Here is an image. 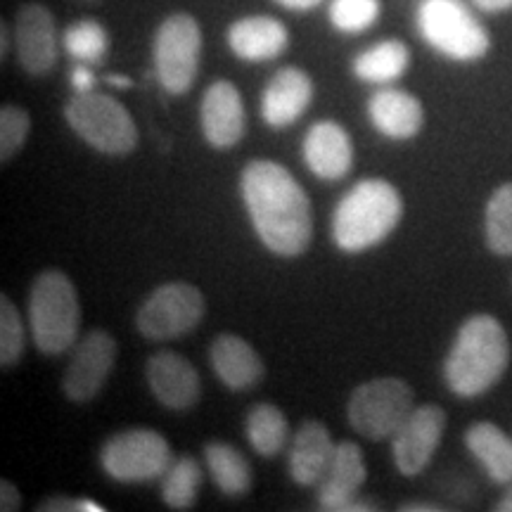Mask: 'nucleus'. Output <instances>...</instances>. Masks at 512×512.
Wrapping results in <instances>:
<instances>
[{
    "label": "nucleus",
    "mask_w": 512,
    "mask_h": 512,
    "mask_svg": "<svg viewBox=\"0 0 512 512\" xmlns=\"http://www.w3.org/2000/svg\"><path fill=\"white\" fill-rule=\"evenodd\" d=\"M245 434L249 446L254 448L259 456L275 458L278 453L285 451L287 439H290V422L285 413L273 403H256L252 411L247 413Z\"/></svg>",
    "instance_id": "obj_26"
},
{
    "label": "nucleus",
    "mask_w": 512,
    "mask_h": 512,
    "mask_svg": "<svg viewBox=\"0 0 512 512\" xmlns=\"http://www.w3.org/2000/svg\"><path fill=\"white\" fill-rule=\"evenodd\" d=\"M228 48L245 62H268L290 46V31L280 19L268 15L242 17L228 27Z\"/></svg>",
    "instance_id": "obj_21"
},
{
    "label": "nucleus",
    "mask_w": 512,
    "mask_h": 512,
    "mask_svg": "<svg viewBox=\"0 0 512 512\" xmlns=\"http://www.w3.org/2000/svg\"><path fill=\"white\" fill-rule=\"evenodd\" d=\"M275 3L280 5V8L285 10H294V12H309L313 8H318L323 0H275Z\"/></svg>",
    "instance_id": "obj_36"
},
{
    "label": "nucleus",
    "mask_w": 512,
    "mask_h": 512,
    "mask_svg": "<svg viewBox=\"0 0 512 512\" xmlns=\"http://www.w3.org/2000/svg\"><path fill=\"white\" fill-rule=\"evenodd\" d=\"M174 460L169 441L147 427L117 432L100 448L102 472L119 484H145L162 479Z\"/></svg>",
    "instance_id": "obj_8"
},
{
    "label": "nucleus",
    "mask_w": 512,
    "mask_h": 512,
    "mask_svg": "<svg viewBox=\"0 0 512 512\" xmlns=\"http://www.w3.org/2000/svg\"><path fill=\"white\" fill-rule=\"evenodd\" d=\"M157 81L169 95H185L200 72L202 29L188 12H176L157 27L152 46Z\"/></svg>",
    "instance_id": "obj_9"
},
{
    "label": "nucleus",
    "mask_w": 512,
    "mask_h": 512,
    "mask_svg": "<svg viewBox=\"0 0 512 512\" xmlns=\"http://www.w3.org/2000/svg\"><path fill=\"white\" fill-rule=\"evenodd\" d=\"M306 169L320 181H342L354 169V140L339 121L320 119L304 136Z\"/></svg>",
    "instance_id": "obj_16"
},
{
    "label": "nucleus",
    "mask_w": 512,
    "mask_h": 512,
    "mask_svg": "<svg viewBox=\"0 0 512 512\" xmlns=\"http://www.w3.org/2000/svg\"><path fill=\"white\" fill-rule=\"evenodd\" d=\"M202 489V465L192 456H181L162 477V501L171 510H190Z\"/></svg>",
    "instance_id": "obj_27"
},
{
    "label": "nucleus",
    "mask_w": 512,
    "mask_h": 512,
    "mask_svg": "<svg viewBox=\"0 0 512 512\" xmlns=\"http://www.w3.org/2000/svg\"><path fill=\"white\" fill-rule=\"evenodd\" d=\"M69 83H72L74 93H88L95 88V74L91 72V67H88V64L79 62L72 72H69Z\"/></svg>",
    "instance_id": "obj_34"
},
{
    "label": "nucleus",
    "mask_w": 512,
    "mask_h": 512,
    "mask_svg": "<svg viewBox=\"0 0 512 512\" xmlns=\"http://www.w3.org/2000/svg\"><path fill=\"white\" fill-rule=\"evenodd\" d=\"M200 124L204 140L214 150H230L245 138L247 112L238 86L221 79L207 88L202 98Z\"/></svg>",
    "instance_id": "obj_15"
},
{
    "label": "nucleus",
    "mask_w": 512,
    "mask_h": 512,
    "mask_svg": "<svg viewBox=\"0 0 512 512\" xmlns=\"http://www.w3.org/2000/svg\"><path fill=\"white\" fill-rule=\"evenodd\" d=\"M465 446L496 484H512V439L494 422H475L465 432Z\"/></svg>",
    "instance_id": "obj_23"
},
{
    "label": "nucleus",
    "mask_w": 512,
    "mask_h": 512,
    "mask_svg": "<svg viewBox=\"0 0 512 512\" xmlns=\"http://www.w3.org/2000/svg\"><path fill=\"white\" fill-rule=\"evenodd\" d=\"M204 463L216 489L228 498H242L252 489V467L235 446L226 441H209L204 446Z\"/></svg>",
    "instance_id": "obj_25"
},
{
    "label": "nucleus",
    "mask_w": 512,
    "mask_h": 512,
    "mask_svg": "<svg viewBox=\"0 0 512 512\" xmlns=\"http://www.w3.org/2000/svg\"><path fill=\"white\" fill-rule=\"evenodd\" d=\"M368 119L384 138L411 140L425 124L422 102L401 88H380L368 100Z\"/></svg>",
    "instance_id": "obj_22"
},
{
    "label": "nucleus",
    "mask_w": 512,
    "mask_h": 512,
    "mask_svg": "<svg viewBox=\"0 0 512 512\" xmlns=\"http://www.w3.org/2000/svg\"><path fill=\"white\" fill-rule=\"evenodd\" d=\"M510 366V339L501 320L477 313L460 325L444 361V382L460 399L494 389Z\"/></svg>",
    "instance_id": "obj_2"
},
{
    "label": "nucleus",
    "mask_w": 512,
    "mask_h": 512,
    "mask_svg": "<svg viewBox=\"0 0 512 512\" xmlns=\"http://www.w3.org/2000/svg\"><path fill=\"white\" fill-rule=\"evenodd\" d=\"M64 119L83 143L110 157L131 155L138 147V126L131 112L105 93H74L64 105Z\"/></svg>",
    "instance_id": "obj_6"
},
{
    "label": "nucleus",
    "mask_w": 512,
    "mask_h": 512,
    "mask_svg": "<svg viewBox=\"0 0 512 512\" xmlns=\"http://www.w3.org/2000/svg\"><path fill=\"white\" fill-rule=\"evenodd\" d=\"M401 512H437V510H444V508H439V505H415V503H406V505H401L399 508Z\"/></svg>",
    "instance_id": "obj_39"
},
{
    "label": "nucleus",
    "mask_w": 512,
    "mask_h": 512,
    "mask_svg": "<svg viewBox=\"0 0 512 512\" xmlns=\"http://www.w3.org/2000/svg\"><path fill=\"white\" fill-rule=\"evenodd\" d=\"M368 479L366 456L354 441H339L328 475L318 484V505L323 510L342 512L344 505L361 494Z\"/></svg>",
    "instance_id": "obj_20"
},
{
    "label": "nucleus",
    "mask_w": 512,
    "mask_h": 512,
    "mask_svg": "<svg viewBox=\"0 0 512 512\" xmlns=\"http://www.w3.org/2000/svg\"><path fill=\"white\" fill-rule=\"evenodd\" d=\"M415 24L422 41L456 62H477L489 53L491 38L463 0H420Z\"/></svg>",
    "instance_id": "obj_5"
},
{
    "label": "nucleus",
    "mask_w": 512,
    "mask_h": 512,
    "mask_svg": "<svg viewBox=\"0 0 512 512\" xmlns=\"http://www.w3.org/2000/svg\"><path fill=\"white\" fill-rule=\"evenodd\" d=\"M472 3H475L482 12H491V15L512 10V0H472Z\"/></svg>",
    "instance_id": "obj_37"
},
{
    "label": "nucleus",
    "mask_w": 512,
    "mask_h": 512,
    "mask_svg": "<svg viewBox=\"0 0 512 512\" xmlns=\"http://www.w3.org/2000/svg\"><path fill=\"white\" fill-rule=\"evenodd\" d=\"M484 238L496 256H512V183L498 185L486 202Z\"/></svg>",
    "instance_id": "obj_28"
},
{
    "label": "nucleus",
    "mask_w": 512,
    "mask_h": 512,
    "mask_svg": "<svg viewBox=\"0 0 512 512\" xmlns=\"http://www.w3.org/2000/svg\"><path fill=\"white\" fill-rule=\"evenodd\" d=\"M62 48L76 62L100 64L110 50V36L107 29L95 19H79L69 24L62 34Z\"/></svg>",
    "instance_id": "obj_29"
},
{
    "label": "nucleus",
    "mask_w": 512,
    "mask_h": 512,
    "mask_svg": "<svg viewBox=\"0 0 512 512\" xmlns=\"http://www.w3.org/2000/svg\"><path fill=\"white\" fill-rule=\"evenodd\" d=\"M15 50L24 72L31 76L48 74L60 57L53 12L38 3L24 5L15 19Z\"/></svg>",
    "instance_id": "obj_13"
},
{
    "label": "nucleus",
    "mask_w": 512,
    "mask_h": 512,
    "mask_svg": "<svg viewBox=\"0 0 512 512\" xmlns=\"http://www.w3.org/2000/svg\"><path fill=\"white\" fill-rule=\"evenodd\" d=\"M498 512H512V484H508V491H505L501 501L496 505Z\"/></svg>",
    "instance_id": "obj_42"
},
{
    "label": "nucleus",
    "mask_w": 512,
    "mask_h": 512,
    "mask_svg": "<svg viewBox=\"0 0 512 512\" xmlns=\"http://www.w3.org/2000/svg\"><path fill=\"white\" fill-rule=\"evenodd\" d=\"M446 430V413L437 403L415 406L392 437V456L403 477H418L432 463Z\"/></svg>",
    "instance_id": "obj_12"
},
{
    "label": "nucleus",
    "mask_w": 512,
    "mask_h": 512,
    "mask_svg": "<svg viewBox=\"0 0 512 512\" xmlns=\"http://www.w3.org/2000/svg\"><path fill=\"white\" fill-rule=\"evenodd\" d=\"M31 133V117L19 105L0 107V162L8 164L17 157Z\"/></svg>",
    "instance_id": "obj_32"
},
{
    "label": "nucleus",
    "mask_w": 512,
    "mask_h": 512,
    "mask_svg": "<svg viewBox=\"0 0 512 512\" xmlns=\"http://www.w3.org/2000/svg\"><path fill=\"white\" fill-rule=\"evenodd\" d=\"M209 363L216 377L233 392H245L264 380L266 366L247 339L223 332L211 342Z\"/></svg>",
    "instance_id": "obj_19"
},
{
    "label": "nucleus",
    "mask_w": 512,
    "mask_h": 512,
    "mask_svg": "<svg viewBox=\"0 0 512 512\" xmlns=\"http://www.w3.org/2000/svg\"><path fill=\"white\" fill-rule=\"evenodd\" d=\"M27 347V330L8 294L0 297V366L15 368Z\"/></svg>",
    "instance_id": "obj_30"
},
{
    "label": "nucleus",
    "mask_w": 512,
    "mask_h": 512,
    "mask_svg": "<svg viewBox=\"0 0 512 512\" xmlns=\"http://www.w3.org/2000/svg\"><path fill=\"white\" fill-rule=\"evenodd\" d=\"M370 510H380V505L375 501H370V498H354V501H349L344 505L342 512H370Z\"/></svg>",
    "instance_id": "obj_38"
},
{
    "label": "nucleus",
    "mask_w": 512,
    "mask_h": 512,
    "mask_svg": "<svg viewBox=\"0 0 512 512\" xmlns=\"http://www.w3.org/2000/svg\"><path fill=\"white\" fill-rule=\"evenodd\" d=\"M107 83L114 88H131L133 86V81L128 79V76H121V74H110L107 76Z\"/></svg>",
    "instance_id": "obj_41"
},
{
    "label": "nucleus",
    "mask_w": 512,
    "mask_h": 512,
    "mask_svg": "<svg viewBox=\"0 0 512 512\" xmlns=\"http://www.w3.org/2000/svg\"><path fill=\"white\" fill-rule=\"evenodd\" d=\"M22 508V496H19V489L8 479L0 482V510L3 512H15Z\"/></svg>",
    "instance_id": "obj_35"
},
{
    "label": "nucleus",
    "mask_w": 512,
    "mask_h": 512,
    "mask_svg": "<svg viewBox=\"0 0 512 512\" xmlns=\"http://www.w3.org/2000/svg\"><path fill=\"white\" fill-rule=\"evenodd\" d=\"M29 330L46 356L72 351L81 339L79 292L64 271L48 268L36 275L29 292Z\"/></svg>",
    "instance_id": "obj_4"
},
{
    "label": "nucleus",
    "mask_w": 512,
    "mask_h": 512,
    "mask_svg": "<svg viewBox=\"0 0 512 512\" xmlns=\"http://www.w3.org/2000/svg\"><path fill=\"white\" fill-rule=\"evenodd\" d=\"M401 216V192L384 178H363L332 211V240L344 254L368 252L394 233Z\"/></svg>",
    "instance_id": "obj_3"
},
{
    "label": "nucleus",
    "mask_w": 512,
    "mask_h": 512,
    "mask_svg": "<svg viewBox=\"0 0 512 512\" xmlns=\"http://www.w3.org/2000/svg\"><path fill=\"white\" fill-rule=\"evenodd\" d=\"M328 17L342 34H363L380 17V0H332Z\"/></svg>",
    "instance_id": "obj_31"
},
{
    "label": "nucleus",
    "mask_w": 512,
    "mask_h": 512,
    "mask_svg": "<svg viewBox=\"0 0 512 512\" xmlns=\"http://www.w3.org/2000/svg\"><path fill=\"white\" fill-rule=\"evenodd\" d=\"M8 50H10V29H8V24L3 22V27H0V55H8Z\"/></svg>",
    "instance_id": "obj_40"
},
{
    "label": "nucleus",
    "mask_w": 512,
    "mask_h": 512,
    "mask_svg": "<svg viewBox=\"0 0 512 512\" xmlns=\"http://www.w3.org/2000/svg\"><path fill=\"white\" fill-rule=\"evenodd\" d=\"M207 302L200 287L166 283L150 292L136 313V328L150 342H171L190 335L204 320Z\"/></svg>",
    "instance_id": "obj_10"
},
{
    "label": "nucleus",
    "mask_w": 512,
    "mask_h": 512,
    "mask_svg": "<svg viewBox=\"0 0 512 512\" xmlns=\"http://www.w3.org/2000/svg\"><path fill=\"white\" fill-rule=\"evenodd\" d=\"M242 202L256 238L283 259L302 256L311 245L313 214L306 190L283 164L252 159L240 176Z\"/></svg>",
    "instance_id": "obj_1"
},
{
    "label": "nucleus",
    "mask_w": 512,
    "mask_h": 512,
    "mask_svg": "<svg viewBox=\"0 0 512 512\" xmlns=\"http://www.w3.org/2000/svg\"><path fill=\"white\" fill-rule=\"evenodd\" d=\"M41 512H102L105 508L98 505L95 501H86V498H64V496H55V498H46L41 505H38Z\"/></svg>",
    "instance_id": "obj_33"
},
{
    "label": "nucleus",
    "mask_w": 512,
    "mask_h": 512,
    "mask_svg": "<svg viewBox=\"0 0 512 512\" xmlns=\"http://www.w3.org/2000/svg\"><path fill=\"white\" fill-rule=\"evenodd\" d=\"M119 344L107 330L86 332L72 349V361L62 377V392L69 401L88 403L105 389L114 363H117Z\"/></svg>",
    "instance_id": "obj_11"
},
{
    "label": "nucleus",
    "mask_w": 512,
    "mask_h": 512,
    "mask_svg": "<svg viewBox=\"0 0 512 512\" xmlns=\"http://www.w3.org/2000/svg\"><path fill=\"white\" fill-rule=\"evenodd\" d=\"M145 377L150 392L169 411H190L202 399L200 373L176 351H157L147 358Z\"/></svg>",
    "instance_id": "obj_14"
},
{
    "label": "nucleus",
    "mask_w": 512,
    "mask_h": 512,
    "mask_svg": "<svg viewBox=\"0 0 512 512\" xmlns=\"http://www.w3.org/2000/svg\"><path fill=\"white\" fill-rule=\"evenodd\" d=\"M316 88L299 67H283L273 74L261 93V119L271 128H287L304 117Z\"/></svg>",
    "instance_id": "obj_17"
},
{
    "label": "nucleus",
    "mask_w": 512,
    "mask_h": 512,
    "mask_svg": "<svg viewBox=\"0 0 512 512\" xmlns=\"http://www.w3.org/2000/svg\"><path fill=\"white\" fill-rule=\"evenodd\" d=\"M415 408L413 387L401 377H375L351 392L347 420L368 441H392Z\"/></svg>",
    "instance_id": "obj_7"
},
{
    "label": "nucleus",
    "mask_w": 512,
    "mask_h": 512,
    "mask_svg": "<svg viewBox=\"0 0 512 512\" xmlns=\"http://www.w3.org/2000/svg\"><path fill=\"white\" fill-rule=\"evenodd\" d=\"M408 67H411V50L399 38L375 43L373 48L356 55L351 64L358 81L375 83V86H389V83L399 81Z\"/></svg>",
    "instance_id": "obj_24"
},
{
    "label": "nucleus",
    "mask_w": 512,
    "mask_h": 512,
    "mask_svg": "<svg viewBox=\"0 0 512 512\" xmlns=\"http://www.w3.org/2000/svg\"><path fill=\"white\" fill-rule=\"evenodd\" d=\"M337 444L323 422L306 420L294 434L287 451V472L299 486H318L328 475Z\"/></svg>",
    "instance_id": "obj_18"
}]
</instances>
